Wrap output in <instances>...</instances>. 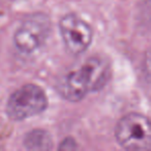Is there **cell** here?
<instances>
[{
    "label": "cell",
    "instance_id": "6da1fadb",
    "mask_svg": "<svg viewBox=\"0 0 151 151\" xmlns=\"http://www.w3.org/2000/svg\"><path fill=\"white\" fill-rule=\"evenodd\" d=\"M111 78V65L101 56L88 58L81 66L69 71L60 80L58 91L69 101H80L89 92L103 89Z\"/></svg>",
    "mask_w": 151,
    "mask_h": 151
},
{
    "label": "cell",
    "instance_id": "7a4b0ae2",
    "mask_svg": "<svg viewBox=\"0 0 151 151\" xmlns=\"http://www.w3.org/2000/svg\"><path fill=\"white\" fill-rule=\"evenodd\" d=\"M115 137L118 144L126 150H149L151 148L149 119L139 113L127 114L116 125Z\"/></svg>",
    "mask_w": 151,
    "mask_h": 151
},
{
    "label": "cell",
    "instance_id": "3957f363",
    "mask_svg": "<svg viewBox=\"0 0 151 151\" xmlns=\"http://www.w3.org/2000/svg\"><path fill=\"white\" fill-rule=\"evenodd\" d=\"M48 107V97L42 88L27 84L16 90L6 103V114L13 120H25L42 113Z\"/></svg>",
    "mask_w": 151,
    "mask_h": 151
},
{
    "label": "cell",
    "instance_id": "277c9868",
    "mask_svg": "<svg viewBox=\"0 0 151 151\" xmlns=\"http://www.w3.org/2000/svg\"><path fill=\"white\" fill-rule=\"evenodd\" d=\"M51 33V21L45 14L37 13L26 18L14 35V42L22 53H33L40 48Z\"/></svg>",
    "mask_w": 151,
    "mask_h": 151
},
{
    "label": "cell",
    "instance_id": "5b68a950",
    "mask_svg": "<svg viewBox=\"0 0 151 151\" xmlns=\"http://www.w3.org/2000/svg\"><path fill=\"white\" fill-rule=\"evenodd\" d=\"M59 29L63 42L71 54H82L92 42L91 26L75 14L65 15L59 22Z\"/></svg>",
    "mask_w": 151,
    "mask_h": 151
},
{
    "label": "cell",
    "instance_id": "8992f818",
    "mask_svg": "<svg viewBox=\"0 0 151 151\" xmlns=\"http://www.w3.org/2000/svg\"><path fill=\"white\" fill-rule=\"evenodd\" d=\"M24 147L28 150H50L53 147L51 134L44 129H33L24 138Z\"/></svg>",
    "mask_w": 151,
    "mask_h": 151
}]
</instances>
